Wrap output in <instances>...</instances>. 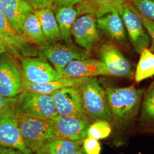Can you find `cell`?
<instances>
[{"instance_id": "obj_1", "label": "cell", "mask_w": 154, "mask_h": 154, "mask_svg": "<svg viewBox=\"0 0 154 154\" xmlns=\"http://www.w3.org/2000/svg\"><path fill=\"white\" fill-rule=\"evenodd\" d=\"M105 90L112 122L121 128L126 126L138 115L145 90L131 85Z\"/></svg>"}, {"instance_id": "obj_2", "label": "cell", "mask_w": 154, "mask_h": 154, "mask_svg": "<svg viewBox=\"0 0 154 154\" xmlns=\"http://www.w3.org/2000/svg\"><path fill=\"white\" fill-rule=\"evenodd\" d=\"M84 113L90 122L103 119L112 122L105 90L96 77L86 78L79 85Z\"/></svg>"}, {"instance_id": "obj_3", "label": "cell", "mask_w": 154, "mask_h": 154, "mask_svg": "<svg viewBox=\"0 0 154 154\" xmlns=\"http://www.w3.org/2000/svg\"><path fill=\"white\" fill-rule=\"evenodd\" d=\"M18 126L25 144L32 154L56 138L51 119H40L18 112Z\"/></svg>"}, {"instance_id": "obj_4", "label": "cell", "mask_w": 154, "mask_h": 154, "mask_svg": "<svg viewBox=\"0 0 154 154\" xmlns=\"http://www.w3.org/2000/svg\"><path fill=\"white\" fill-rule=\"evenodd\" d=\"M15 108L24 116L40 119H50L58 115L51 95L24 91L17 95Z\"/></svg>"}, {"instance_id": "obj_5", "label": "cell", "mask_w": 154, "mask_h": 154, "mask_svg": "<svg viewBox=\"0 0 154 154\" xmlns=\"http://www.w3.org/2000/svg\"><path fill=\"white\" fill-rule=\"evenodd\" d=\"M126 30L128 38L133 49L140 54L151 45V38L143 25L138 11L126 0L117 8Z\"/></svg>"}, {"instance_id": "obj_6", "label": "cell", "mask_w": 154, "mask_h": 154, "mask_svg": "<svg viewBox=\"0 0 154 154\" xmlns=\"http://www.w3.org/2000/svg\"><path fill=\"white\" fill-rule=\"evenodd\" d=\"M38 53L39 57L49 60L59 73L72 61L89 59L91 56L90 51L83 48L56 42L39 46Z\"/></svg>"}, {"instance_id": "obj_7", "label": "cell", "mask_w": 154, "mask_h": 154, "mask_svg": "<svg viewBox=\"0 0 154 154\" xmlns=\"http://www.w3.org/2000/svg\"><path fill=\"white\" fill-rule=\"evenodd\" d=\"M99 60L106 66L111 76L133 79L135 68L121 50L111 42L102 45L98 50Z\"/></svg>"}, {"instance_id": "obj_8", "label": "cell", "mask_w": 154, "mask_h": 154, "mask_svg": "<svg viewBox=\"0 0 154 154\" xmlns=\"http://www.w3.org/2000/svg\"><path fill=\"white\" fill-rule=\"evenodd\" d=\"M0 146L16 149L25 154H32L22 138L15 107L0 114Z\"/></svg>"}, {"instance_id": "obj_9", "label": "cell", "mask_w": 154, "mask_h": 154, "mask_svg": "<svg viewBox=\"0 0 154 154\" xmlns=\"http://www.w3.org/2000/svg\"><path fill=\"white\" fill-rule=\"evenodd\" d=\"M50 119L56 138L78 141L88 137L90 121L86 117L57 115Z\"/></svg>"}, {"instance_id": "obj_10", "label": "cell", "mask_w": 154, "mask_h": 154, "mask_svg": "<svg viewBox=\"0 0 154 154\" xmlns=\"http://www.w3.org/2000/svg\"><path fill=\"white\" fill-rule=\"evenodd\" d=\"M79 84L61 88L51 95L58 115L88 118L83 111Z\"/></svg>"}, {"instance_id": "obj_11", "label": "cell", "mask_w": 154, "mask_h": 154, "mask_svg": "<svg viewBox=\"0 0 154 154\" xmlns=\"http://www.w3.org/2000/svg\"><path fill=\"white\" fill-rule=\"evenodd\" d=\"M22 79L32 83H41L63 78L44 58L25 57L22 60Z\"/></svg>"}, {"instance_id": "obj_12", "label": "cell", "mask_w": 154, "mask_h": 154, "mask_svg": "<svg viewBox=\"0 0 154 154\" xmlns=\"http://www.w3.org/2000/svg\"><path fill=\"white\" fill-rule=\"evenodd\" d=\"M71 34L77 44L90 51L99 40L97 18L88 14L81 16L74 23Z\"/></svg>"}, {"instance_id": "obj_13", "label": "cell", "mask_w": 154, "mask_h": 154, "mask_svg": "<svg viewBox=\"0 0 154 154\" xmlns=\"http://www.w3.org/2000/svg\"><path fill=\"white\" fill-rule=\"evenodd\" d=\"M22 76L16 64L9 58L0 60V94L16 97L22 92Z\"/></svg>"}, {"instance_id": "obj_14", "label": "cell", "mask_w": 154, "mask_h": 154, "mask_svg": "<svg viewBox=\"0 0 154 154\" xmlns=\"http://www.w3.org/2000/svg\"><path fill=\"white\" fill-rule=\"evenodd\" d=\"M98 28L110 39L121 47L128 45L124 23L117 9L97 18Z\"/></svg>"}, {"instance_id": "obj_15", "label": "cell", "mask_w": 154, "mask_h": 154, "mask_svg": "<svg viewBox=\"0 0 154 154\" xmlns=\"http://www.w3.org/2000/svg\"><path fill=\"white\" fill-rule=\"evenodd\" d=\"M60 74L62 77L69 78L111 76L110 72L102 62L91 58L72 61Z\"/></svg>"}, {"instance_id": "obj_16", "label": "cell", "mask_w": 154, "mask_h": 154, "mask_svg": "<svg viewBox=\"0 0 154 154\" xmlns=\"http://www.w3.org/2000/svg\"><path fill=\"white\" fill-rule=\"evenodd\" d=\"M33 8L24 0H0V11L17 31L22 34V26Z\"/></svg>"}, {"instance_id": "obj_17", "label": "cell", "mask_w": 154, "mask_h": 154, "mask_svg": "<svg viewBox=\"0 0 154 154\" xmlns=\"http://www.w3.org/2000/svg\"><path fill=\"white\" fill-rule=\"evenodd\" d=\"M0 37L15 52L20 51L23 55H32L28 39L18 33L0 11Z\"/></svg>"}, {"instance_id": "obj_18", "label": "cell", "mask_w": 154, "mask_h": 154, "mask_svg": "<svg viewBox=\"0 0 154 154\" xmlns=\"http://www.w3.org/2000/svg\"><path fill=\"white\" fill-rule=\"evenodd\" d=\"M86 78L63 77L60 79L49 82L36 83L22 79V91H28L38 93L51 95L61 88L71 87L82 83Z\"/></svg>"}, {"instance_id": "obj_19", "label": "cell", "mask_w": 154, "mask_h": 154, "mask_svg": "<svg viewBox=\"0 0 154 154\" xmlns=\"http://www.w3.org/2000/svg\"><path fill=\"white\" fill-rule=\"evenodd\" d=\"M126 0H85L75 5L78 16L91 14L97 18L111 12Z\"/></svg>"}, {"instance_id": "obj_20", "label": "cell", "mask_w": 154, "mask_h": 154, "mask_svg": "<svg viewBox=\"0 0 154 154\" xmlns=\"http://www.w3.org/2000/svg\"><path fill=\"white\" fill-rule=\"evenodd\" d=\"M54 15L60 28L61 39L66 44L72 45L71 30L78 16L75 7L72 5L57 6Z\"/></svg>"}, {"instance_id": "obj_21", "label": "cell", "mask_w": 154, "mask_h": 154, "mask_svg": "<svg viewBox=\"0 0 154 154\" xmlns=\"http://www.w3.org/2000/svg\"><path fill=\"white\" fill-rule=\"evenodd\" d=\"M38 18L45 37L48 42H54L61 39L58 24L53 11L46 8L34 11Z\"/></svg>"}, {"instance_id": "obj_22", "label": "cell", "mask_w": 154, "mask_h": 154, "mask_svg": "<svg viewBox=\"0 0 154 154\" xmlns=\"http://www.w3.org/2000/svg\"><path fill=\"white\" fill-rule=\"evenodd\" d=\"M82 141L56 138L48 142L37 152L47 154H70L82 145Z\"/></svg>"}, {"instance_id": "obj_23", "label": "cell", "mask_w": 154, "mask_h": 154, "mask_svg": "<svg viewBox=\"0 0 154 154\" xmlns=\"http://www.w3.org/2000/svg\"><path fill=\"white\" fill-rule=\"evenodd\" d=\"M22 31L26 38L39 46L48 42L42 32L38 18L34 12L26 17L22 26Z\"/></svg>"}, {"instance_id": "obj_24", "label": "cell", "mask_w": 154, "mask_h": 154, "mask_svg": "<svg viewBox=\"0 0 154 154\" xmlns=\"http://www.w3.org/2000/svg\"><path fill=\"white\" fill-rule=\"evenodd\" d=\"M140 54V58L135 69L134 76L137 83H140L154 76V53L149 48H146Z\"/></svg>"}, {"instance_id": "obj_25", "label": "cell", "mask_w": 154, "mask_h": 154, "mask_svg": "<svg viewBox=\"0 0 154 154\" xmlns=\"http://www.w3.org/2000/svg\"><path fill=\"white\" fill-rule=\"evenodd\" d=\"M139 121L154 126V81L143 95Z\"/></svg>"}, {"instance_id": "obj_26", "label": "cell", "mask_w": 154, "mask_h": 154, "mask_svg": "<svg viewBox=\"0 0 154 154\" xmlns=\"http://www.w3.org/2000/svg\"><path fill=\"white\" fill-rule=\"evenodd\" d=\"M112 128L109 122L98 119L93 122L88 127V137L97 140L103 139L110 136Z\"/></svg>"}, {"instance_id": "obj_27", "label": "cell", "mask_w": 154, "mask_h": 154, "mask_svg": "<svg viewBox=\"0 0 154 154\" xmlns=\"http://www.w3.org/2000/svg\"><path fill=\"white\" fill-rule=\"evenodd\" d=\"M141 14L154 21V0H128Z\"/></svg>"}, {"instance_id": "obj_28", "label": "cell", "mask_w": 154, "mask_h": 154, "mask_svg": "<svg viewBox=\"0 0 154 154\" xmlns=\"http://www.w3.org/2000/svg\"><path fill=\"white\" fill-rule=\"evenodd\" d=\"M82 147L87 154H100L101 151L98 140L88 137L83 140Z\"/></svg>"}, {"instance_id": "obj_29", "label": "cell", "mask_w": 154, "mask_h": 154, "mask_svg": "<svg viewBox=\"0 0 154 154\" xmlns=\"http://www.w3.org/2000/svg\"><path fill=\"white\" fill-rule=\"evenodd\" d=\"M138 12L139 16L142 21L143 25L151 38V45L149 46V50L154 53V21L144 16L139 11H138Z\"/></svg>"}, {"instance_id": "obj_30", "label": "cell", "mask_w": 154, "mask_h": 154, "mask_svg": "<svg viewBox=\"0 0 154 154\" xmlns=\"http://www.w3.org/2000/svg\"><path fill=\"white\" fill-rule=\"evenodd\" d=\"M33 8L34 11L52 8L55 0H24Z\"/></svg>"}, {"instance_id": "obj_31", "label": "cell", "mask_w": 154, "mask_h": 154, "mask_svg": "<svg viewBox=\"0 0 154 154\" xmlns=\"http://www.w3.org/2000/svg\"><path fill=\"white\" fill-rule=\"evenodd\" d=\"M17 96L14 98H7L0 94V114L15 107Z\"/></svg>"}, {"instance_id": "obj_32", "label": "cell", "mask_w": 154, "mask_h": 154, "mask_svg": "<svg viewBox=\"0 0 154 154\" xmlns=\"http://www.w3.org/2000/svg\"><path fill=\"white\" fill-rule=\"evenodd\" d=\"M85 0H55L54 5H72L75 6L82 2Z\"/></svg>"}, {"instance_id": "obj_33", "label": "cell", "mask_w": 154, "mask_h": 154, "mask_svg": "<svg viewBox=\"0 0 154 154\" xmlns=\"http://www.w3.org/2000/svg\"><path fill=\"white\" fill-rule=\"evenodd\" d=\"M0 154H25L20 150L0 146Z\"/></svg>"}, {"instance_id": "obj_34", "label": "cell", "mask_w": 154, "mask_h": 154, "mask_svg": "<svg viewBox=\"0 0 154 154\" xmlns=\"http://www.w3.org/2000/svg\"><path fill=\"white\" fill-rule=\"evenodd\" d=\"M9 49V46L0 37V54L5 53Z\"/></svg>"}, {"instance_id": "obj_35", "label": "cell", "mask_w": 154, "mask_h": 154, "mask_svg": "<svg viewBox=\"0 0 154 154\" xmlns=\"http://www.w3.org/2000/svg\"><path fill=\"white\" fill-rule=\"evenodd\" d=\"M70 154H87L86 153V152L85 151L84 149L83 148L82 145L81 146H80L79 147H78V149L75 150L74 151H73L72 153Z\"/></svg>"}, {"instance_id": "obj_36", "label": "cell", "mask_w": 154, "mask_h": 154, "mask_svg": "<svg viewBox=\"0 0 154 154\" xmlns=\"http://www.w3.org/2000/svg\"><path fill=\"white\" fill-rule=\"evenodd\" d=\"M34 154H45V153H42V152H35V153H34Z\"/></svg>"}]
</instances>
